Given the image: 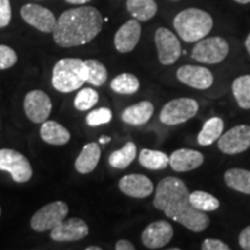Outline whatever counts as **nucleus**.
<instances>
[{"instance_id":"c756f323","label":"nucleus","mask_w":250,"mask_h":250,"mask_svg":"<svg viewBox=\"0 0 250 250\" xmlns=\"http://www.w3.org/2000/svg\"><path fill=\"white\" fill-rule=\"evenodd\" d=\"M85 64L87 71H88L87 83L96 87L102 86L108 79V71L104 65L96 59H87L85 61Z\"/></svg>"},{"instance_id":"7c9ffc66","label":"nucleus","mask_w":250,"mask_h":250,"mask_svg":"<svg viewBox=\"0 0 250 250\" xmlns=\"http://www.w3.org/2000/svg\"><path fill=\"white\" fill-rule=\"evenodd\" d=\"M99 102V93L93 88H83L74 99V107L80 111H87Z\"/></svg>"},{"instance_id":"f3484780","label":"nucleus","mask_w":250,"mask_h":250,"mask_svg":"<svg viewBox=\"0 0 250 250\" xmlns=\"http://www.w3.org/2000/svg\"><path fill=\"white\" fill-rule=\"evenodd\" d=\"M140 34H142V27L138 20L132 19L126 21L115 34V48L122 54L131 52L138 44Z\"/></svg>"},{"instance_id":"39448f33","label":"nucleus","mask_w":250,"mask_h":250,"mask_svg":"<svg viewBox=\"0 0 250 250\" xmlns=\"http://www.w3.org/2000/svg\"><path fill=\"white\" fill-rule=\"evenodd\" d=\"M67 214L68 206L66 203L62 201L50 203V204L41 208L33 215L30 220V227L39 233L51 230L56 226H58L62 221H64Z\"/></svg>"},{"instance_id":"c9c22d12","label":"nucleus","mask_w":250,"mask_h":250,"mask_svg":"<svg viewBox=\"0 0 250 250\" xmlns=\"http://www.w3.org/2000/svg\"><path fill=\"white\" fill-rule=\"evenodd\" d=\"M239 243L242 249L250 250V226L246 227L245 229L240 233L239 236Z\"/></svg>"},{"instance_id":"c85d7f7f","label":"nucleus","mask_w":250,"mask_h":250,"mask_svg":"<svg viewBox=\"0 0 250 250\" xmlns=\"http://www.w3.org/2000/svg\"><path fill=\"white\" fill-rule=\"evenodd\" d=\"M190 202L193 208L203 212L215 211L220 205V203L214 196L205 191H199V190L190 193Z\"/></svg>"},{"instance_id":"ddd939ff","label":"nucleus","mask_w":250,"mask_h":250,"mask_svg":"<svg viewBox=\"0 0 250 250\" xmlns=\"http://www.w3.org/2000/svg\"><path fill=\"white\" fill-rule=\"evenodd\" d=\"M174 229L166 220H158L149 224L142 233L143 245L148 249H160L171 241Z\"/></svg>"},{"instance_id":"72a5a7b5","label":"nucleus","mask_w":250,"mask_h":250,"mask_svg":"<svg viewBox=\"0 0 250 250\" xmlns=\"http://www.w3.org/2000/svg\"><path fill=\"white\" fill-rule=\"evenodd\" d=\"M12 19V8L9 0H0V28L7 27Z\"/></svg>"},{"instance_id":"aec40b11","label":"nucleus","mask_w":250,"mask_h":250,"mask_svg":"<svg viewBox=\"0 0 250 250\" xmlns=\"http://www.w3.org/2000/svg\"><path fill=\"white\" fill-rule=\"evenodd\" d=\"M153 112H154V105L149 101H142L124 109V111L122 112V121L129 125L139 126L151 120Z\"/></svg>"},{"instance_id":"a211bd4d","label":"nucleus","mask_w":250,"mask_h":250,"mask_svg":"<svg viewBox=\"0 0 250 250\" xmlns=\"http://www.w3.org/2000/svg\"><path fill=\"white\" fill-rule=\"evenodd\" d=\"M204 162V155L195 149L181 148L171 153L169 156V165L175 171L184 173L201 167Z\"/></svg>"},{"instance_id":"f704fd0d","label":"nucleus","mask_w":250,"mask_h":250,"mask_svg":"<svg viewBox=\"0 0 250 250\" xmlns=\"http://www.w3.org/2000/svg\"><path fill=\"white\" fill-rule=\"evenodd\" d=\"M203 250H229L226 243L217 239H206L202 243Z\"/></svg>"},{"instance_id":"f03ea898","label":"nucleus","mask_w":250,"mask_h":250,"mask_svg":"<svg viewBox=\"0 0 250 250\" xmlns=\"http://www.w3.org/2000/svg\"><path fill=\"white\" fill-rule=\"evenodd\" d=\"M102 15L95 7L83 6L65 11L58 18L54 40L62 48L86 44L102 29Z\"/></svg>"},{"instance_id":"423d86ee","label":"nucleus","mask_w":250,"mask_h":250,"mask_svg":"<svg viewBox=\"0 0 250 250\" xmlns=\"http://www.w3.org/2000/svg\"><path fill=\"white\" fill-rule=\"evenodd\" d=\"M0 170L7 171L18 183H26L33 176L30 162L15 149H0Z\"/></svg>"},{"instance_id":"2f4dec72","label":"nucleus","mask_w":250,"mask_h":250,"mask_svg":"<svg viewBox=\"0 0 250 250\" xmlns=\"http://www.w3.org/2000/svg\"><path fill=\"white\" fill-rule=\"evenodd\" d=\"M112 114L108 108H100L90 111L86 117V122L89 126H99V125L108 124L111 121Z\"/></svg>"},{"instance_id":"37998d69","label":"nucleus","mask_w":250,"mask_h":250,"mask_svg":"<svg viewBox=\"0 0 250 250\" xmlns=\"http://www.w3.org/2000/svg\"><path fill=\"white\" fill-rule=\"evenodd\" d=\"M0 215H1V208H0Z\"/></svg>"},{"instance_id":"473e14b6","label":"nucleus","mask_w":250,"mask_h":250,"mask_svg":"<svg viewBox=\"0 0 250 250\" xmlns=\"http://www.w3.org/2000/svg\"><path fill=\"white\" fill-rule=\"evenodd\" d=\"M18 62V55L7 45L0 44V70H7L14 66Z\"/></svg>"},{"instance_id":"a19ab883","label":"nucleus","mask_w":250,"mask_h":250,"mask_svg":"<svg viewBox=\"0 0 250 250\" xmlns=\"http://www.w3.org/2000/svg\"><path fill=\"white\" fill-rule=\"evenodd\" d=\"M86 250H101V248H100V247H98V246H95V247L90 246V247H87Z\"/></svg>"},{"instance_id":"6e6552de","label":"nucleus","mask_w":250,"mask_h":250,"mask_svg":"<svg viewBox=\"0 0 250 250\" xmlns=\"http://www.w3.org/2000/svg\"><path fill=\"white\" fill-rule=\"evenodd\" d=\"M198 111V103L189 98L175 99L168 102L160 112V121L165 125H177L191 120Z\"/></svg>"},{"instance_id":"393cba45","label":"nucleus","mask_w":250,"mask_h":250,"mask_svg":"<svg viewBox=\"0 0 250 250\" xmlns=\"http://www.w3.org/2000/svg\"><path fill=\"white\" fill-rule=\"evenodd\" d=\"M139 164L151 170H161L169 165V156L161 151L143 149L139 153Z\"/></svg>"},{"instance_id":"e433bc0d","label":"nucleus","mask_w":250,"mask_h":250,"mask_svg":"<svg viewBox=\"0 0 250 250\" xmlns=\"http://www.w3.org/2000/svg\"><path fill=\"white\" fill-rule=\"evenodd\" d=\"M115 249L116 250H134L136 249V247H134L133 243H131L129 240H120V241L116 242Z\"/></svg>"},{"instance_id":"1a4fd4ad","label":"nucleus","mask_w":250,"mask_h":250,"mask_svg":"<svg viewBox=\"0 0 250 250\" xmlns=\"http://www.w3.org/2000/svg\"><path fill=\"white\" fill-rule=\"evenodd\" d=\"M23 108L27 117L36 124H42L48 121L52 109V103L49 95L43 90H31L26 95L23 101Z\"/></svg>"},{"instance_id":"b1692460","label":"nucleus","mask_w":250,"mask_h":250,"mask_svg":"<svg viewBox=\"0 0 250 250\" xmlns=\"http://www.w3.org/2000/svg\"><path fill=\"white\" fill-rule=\"evenodd\" d=\"M224 131V122L219 117H212L205 122L203 129L199 132L197 140L202 146H208L213 144L215 140L220 138Z\"/></svg>"},{"instance_id":"412c9836","label":"nucleus","mask_w":250,"mask_h":250,"mask_svg":"<svg viewBox=\"0 0 250 250\" xmlns=\"http://www.w3.org/2000/svg\"><path fill=\"white\" fill-rule=\"evenodd\" d=\"M40 136L46 144L56 146L65 145L71 139L70 131L55 121L43 122L40 129Z\"/></svg>"},{"instance_id":"cd10ccee","label":"nucleus","mask_w":250,"mask_h":250,"mask_svg":"<svg viewBox=\"0 0 250 250\" xmlns=\"http://www.w3.org/2000/svg\"><path fill=\"white\" fill-rule=\"evenodd\" d=\"M233 94L242 109H250V76L236 78L233 83Z\"/></svg>"},{"instance_id":"ea45409f","label":"nucleus","mask_w":250,"mask_h":250,"mask_svg":"<svg viewBox=\"0 0 250 250\" xmlns=\"http://www.w3.org/2000/svg\"><path fill=\"white\" fill-rule=\"evenodd\" d=\"M111 140L110 137H101L100 138V144H105V143H109Z\"/></svg>"},{"instance_id":"9b49d317","label":"nucleus","mask_w":250,"mask_h":250,"mask_svg":"<svg viewBox=\"0 0 250 250\" xmlns=\"http://www.w3.org/2000/svg\"><path fill=\"white\" fill-rule=\"evenodd\" d=\"M218 147L225 154H237L247 151L250 147L249 125H236L226 133L221 134Z\"/></svg>"},{"instance_id":"bb28decb","label":"nucleus","mask_w":250,"mask_h":250,"mask_svg":"<svg viewBox=\"0 0 250 250\" xmlns=\"http://www.w3.org/2000/svg\"><path fill=\"white\" fill-rule=\"evenodd\" d=\"M110 88L115 93L131 95V94L138 92L139 80L138 78L131 73H122L111 80Z\"/></svg>"},{"instance_id":"dca6fc26","label":"nucleus","mask_w":250,"mask_h":250,"mask_svg":"<svg viewBox=\"0 0 250 250\" xmlns=\"http://www.w3.org/2000/svg\"><path fill=\"white\" fill-rule=\"evenodd\" d=\"M120 190L124 195L133 198H146L154 191L152 181L142 174L125 175L118 183Z\"/></svg>"},{"instance_id":"9d476101","label":"nucleus","mask_w":250,"mask_h":250,"mask_svg":"<svg viewBox=\"0 0 250 250\" xmlns=\"http://www.w3.org/2000/svg\"><path fill=\"white\" fill-rule=\"evenodd\" d=\"M154 40L161 64L173 65L182 54L179 39L167 28H159L155 33Z\"/></svg>"},{"instance_id":"f257e3e1","label":"nucleus","mask_w":250,"mask_h":250,"mask_svg":"<svg viewBox=\"0 0 250 250\" xmlns=\"http://www.w3.org/2000/svg\"><path fill=\"white\" fill-rule=\"evenodd\" d=\"M153 205L195 233H201L210 225L205 212L195 208L190 202V192L184 182L177 177L168 176L159 182Z\"/></svg>"},{"instance_id":"4c0bfd02","label":"nucleus","mask_w":250,"mask_h":250,"mask_svg":"<svg viewBox=\"0 0 250 250\" xmlns=\"http://www.w3.org/2000/svg\"><path fill=\"white\" fill-rule=\"evenodd\" d=\"M65 1L68 2V4H73V5H83V4H87V2L92 1V0H65Z\"/></svg>"},{"instance_id":"6ab92c4d","label":"nucleus","mask_w":250,"mask_h":250,"mask_svg":"<svg viewBox=\"0 0 250 250\" xmlns=\"http://www.w3.org/2000/svg\"><path fill=\"white\" fill-rule=\"evenodd\" d=\"M101 158V148L98 143H89L83 146L76 159L74 167L80 174H89L95 169Z\"/></svg>"},{"instance_id":"2eb2a0df","label":"nucleus","mask_w":250,"mask_h":250,"mask_svg":"<svg viewBox=\"0 0 250 250\" xmlns=\"http://www.w3.org/2000/svg\"><path fill=\"white\" fill-rule=\"evenodd\" d=\"M176 77L184 85L196 89H208L213 83L211 71L202 66L184 65L176 72Z\"/></svg>"},{"instance_id":"20e7f679","label":"nucleus","mask_w":250,"mask_h":250,"mask_svg":"<svg viewBox=\"0 0 250 250\" xmlns=\"http://www.w3.org/2000/svg\"><path fill=\"white\" fill-rule=\"evenodd\" d=\"M88 71L85 61L79 58H64L56 62L52 70V86L61 93L77 90L87 81Z\"/></svg>"},{"instance_id":"4468645a","label":"nucleus","mask_w":250,"mask_h":250,"mask_svg":"<svg viewBox=\"0 0 250 250\" xmlns=\"http://www.w3.org/2000/svg\"><path fill=\"white\" fill-rule=\"evenodd\" d=\"M89 228L83 219L70 218L51 229V239L57 242H73L88 235Z\"/></svg>"},{"instance_id":"7ed1b4c3","label":"nucleus","mask_w":250,"mask_h":250,"mask_svg":"<svg viewBox=\"0 0 250 250\" xmlns=\"http://www.w3.org/2000/svg\"><path fill=\"white\" fill-rule=\"evenodd\" d=\"M174 27L184 42H198L213 27L211 15L198 8H187L174 19Z\"/></svg>"},{"instance_id":"4be33fe9","label":"nucleus","mask_w":250,"mask_h":250,"mask_svg":"<svg viewBox=\"0 0 250 250\" xmlns=\"http://www.w3.org/2000/svg\"><path fill=\"white\" fill-rule=\"evenodd\" d=\"M126 8L133 19L138 21H148L158 12L154 0H127Z\"/></svg>"},{"instance_id":"5701e85b","label":"nucleus","mask_w":250,"mask_h":250,"mask_svg":"<svg viewBox=\"0 0 250 250\" xmlns=\"http://www.w3.org/2000/svg\"><path fill=\"white\" fill-rule=\"evenodd\" d=\"M225 182L235 191L250 195V171L241 168H232L225 173Z\"/></svg>"},{"instance_id":"58836bf2","label":"nucleus","mask_w":250,"mask_h":250,"mask_svg":"<svg viewBox=\"0 0 250 250\" xmlns=\"http://www.w3.org/2000/svg\"><path fill=\"white\" fill-rule=\"evenodd\" d=\"M246 49L247 51H248V54L250 55V34L248 36H247V40H246Z\"/></svg>"},{"instance_id":"0eeeda50","label":"nucleus","mask_w":250,"mask_h":250,"mask_svg":"<svg viewBox=\"0 0 250 250\" xmlns=\"http://www.w3.org/2000/svg\"><path fill=\"white\" fill-rule=\"evenodd\" d=\"M228 43L223 37L202 39L193 46L191 57L205 64H218L223 62L228 54Z\"/></svg>"},{"instance_id":"79ce46f5","label":"nucleus","mask_w":250,"mask_h":250,"mask_svg":"<svg viewBox=\"0 0 250 250\" xmlns=\"http://www.w3.org/2000/svg\"><path fill=\"white\" fill-rule=\"evenodd\" d=\"M236 2H239V4H250V0H235Z\"/></svg>"},{"instance_id":"f8f14e48","label":"nucleus","mask_w":250,"mask_h":250,"mask_svg":"<svg viewBox=\"0 0 250 250\" xmlns=\"http://www.w3.org/2000/svg\"><path fill=\"white\" fill-rule=\"evenodd\" d=\"M20 14L28 24L37 30L46 34L54 33L57 20L50 9L40 5L27 4L21 7Z\"/></svg>"},{"instance_id":"a878e982","label":"nucleus","mask_w":250,"mask_h":250,"mask_svg":"<svg viewBox=\"0 0 250 250\" xmlns=\"http://www.w3.org/2000/svg\"><path fill=\"white\" fill-rule=\"evenodd\" d=\"M137 156V146L133 143H126L118 151L112 152L109 156V164L117 169H125L129 167Z\"/></svg>"}]
</instances>
